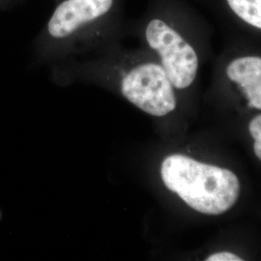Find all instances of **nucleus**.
<instances>
[{
    "mask_svg": "<svg viewBox=\"0 0 261 261\" xmlns=\"http://www.w3.org/2000/svg\"><path fill=\"white\" fill-rule=\"evenodd\" d=\"M124 4L125 0H60L39 41L51 50L108 46L126 28Z\"/></svg>",
    "mask_w": 261,
    "mask_h": 261,
    "instance_id": "obj_1",
    "label": "nucleus"
},
{
    "mask_svg": "<svg viewBox=\"0 0 261 261\" xmlns=\"http://www.w3.org/2000/svg\"><path fill=\"white\" fill-rule=\"evenodd\" d=\"M160 171L167 189L199 213L224 214L239 198L240 181L229 169L172 154L164 159Z\"/></svg>",
    "mask_w": 261,
    "mask_h": 261,
    "instance_id": "obj_2",
    "label": "nucleus"
},
{
    "mask_svg": "<svg viewBox=\"0 0 261 261\" xmlns=\"http://www.w3.org/2000/svg\"><path fill=\"white\" fill-rule=\"evenodd\" d=\"M147 46L157 54L160 64L176 89H186L194 84L198 70V56L194 47L163 15H151L138 23Z\"/></svg>",
    "mask_w": 261,
    "mask_h": 261,
    "instance_id": "obj_3",
    "label": "nucleus"
},
{
    "mask_svg": "<svg viewBox=\"0 0 261 261\" xmlns=\"http://www.w3.org/2000/svg\"><path fill=\"white\" fill-rule=\"evenodd\" d=\"M122 96L142 112L162 117L176 109L174 87L160 63L142 61L117 69Z\"/></svg>",
    "mask_w": 261,
    "mask_h": 261,
    "instance_id": "obj_4",
    "label": "nucleus"
},
{
    "mask_svg": "<svg viewBox=\"0 0 261 261\" xmlns=\"http://www.w3.org/2000/svg\"><path fill=\"white\" fill-rule=\"evenodd\" d=\"M226 75L240 87L250 107L261 110V57L235 58L226 67Z\"/></svg>",
    "mask_w": 261,
    "mask_h": 261,
    "instance_id": "obj_5",
    "label": "nucleus"
},
{
    "mask_svg": "<svg viewBox=\"0 0 261 261\" xmlns=\"http://www.w3.org/2000/svg\"><path fill=\"white\" fill-rule=\"evenodd\" d=\"M226 2L239 19L261 29V0H226Z\"/></svg>",
    "mask_w": 261,
    "mask_h": 261,
    "instance_id": "obj_6",
    "label": "nucleus"
},
{
    "mask_svg": "<svg viewBox=\"0 0 261 261\" xmlns=\"http://www.w3.org/2000/svg\"><path fill=\"white\" fill-rule=\"evenodd\" d=\"M206 261H242L243 258L230 252H219L208 255Z\"/></svg>",
    "mask_w": 261,
    "mask_h": 261,
    "instance_id": "obj_7",
    "label": "nucleus"
},
{
    "mask_svg": "<svg viewBox=\"0 0 261 261\" xmlns=\"http://www.w3.org/2000/svg\"><path fill=\"white\" fill-rule=\"evenodd\" d=\"M253 151L254 154L257 158L259 159L261 161V137L257 138L254 140V143H253Z\"/></svg>",
    "mask_w": 261,
    "mask_h": 261,
    "instance_id": "obj_8",
    "label": "nucleus"
},
{
    "mask_svg": "<svg viewBox=\"0 0 261 261\" xmlns=\"http://www.w3.org/2000/svg\"><path fill=\"white\" fill-rule=\"evenodd\" d=\"M53 1H54V2H55V3H57V2H59V1H60V0H53Z\"/></svg>",
    "mask_w": 261,
    "mask_h": 261,
    "instance_id": "obj_9",
    "label": "nucleus"
}]
</instances>
